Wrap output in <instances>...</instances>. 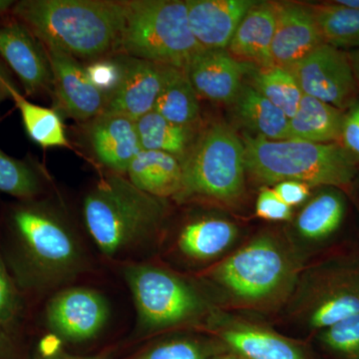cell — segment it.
<instances>
[{
	"mask_svg": "<svg viewBox=\"0 0 359 359\" xmlns=\"http://www.w3.org/2000/svg\"><path fill=\"white\" fill-rule=\"evenodd\" d=\"M210 346L196 340L177 339L153 347L137 359H212Z\"/></svg>",
	"mask_w": 359,
	"mask_h": 359,
	"instance_id": "obj_33",
	"label": "cell"
},
{
	"mask_svg": "<svg viewBox=\"0 0 359 359\" xmlns=\"http://www.w3.org/2000/svg\"><path fill=\"white\" fill-rule=\"evenodd\" d=\"M11 99L20 110L30 140L44 149L70 147L62 120L55 110L30 102L18 89L11 91Z\"/></svg>",
	"mask_w": 359,
	"mask_h": 359,
	"instance_id": "obj_28",
	"label": "cell"
},
{
	"mask_svg": "<svg viewBox=\"0 0 359 359\" xmlns=\"http://www.w3.org/2000/svg\"><path fill=\"white\" fill-rule=\"evenodd\" d=\"M311 187L297 181H283L276 184L273 190L285 204L297 207L306 203L311 197Z\"/></svg>",
	"mask_w": 359,
	"mask_h": 359,
	"instance_id": "obj_38",
	"label": "cell"
},
{
	"mask_svg": "<svg viewBox=\"0 0 359 359\" xmlns=\"http://www.w3.org/2000/svg\"><path fill=\"white\" fill-rule=\"evenodd\" d=\"M346 215V201L335 188L314 196L297 215L292 229L297 249L318 245L339 230Z\"/></svg>",
	"mask_w": 359,
	"mask_h": 359,
	"instance_id": "obj_21",
	"label": "cell"
},
{
	"mask_svg": "<svg viewBox=\"0 0 359 359\" xmlns=\"http://www.w3.org/2000/svg\"><path fill=\"white\" fill-rule=\"evenodd\" d=\"M325 43L309 4L276 2V32L271 44L273 65L290 69Z\"/></svg>",
	"mask_w": 359,
	"mask_h": 359,
	"instance_id": "obj_14",
	"label": "cell"
},
{
	"mask_svg": "<svg viewBox=\"0 0 359 359\" xmlns=\"http://www.w3.org/2000/svg\"><path fill=\"white\" fill-rule=\"evenodd\" d=\"M289 301L295 320L318 332L359 314V264L311 268L299 275Z\"/></svg>",
	"mask_w": 359,
	"mask_h": 359,
	"instance_id": "obj_7",
	"label": "cell"
},
{
	"mask_svg": "<svg viewBox=\"0 0 359 359\" xmlns=\"http://www.w3.org/2000/svg\"><path fill=\"white\" fill-rule=\"evenodd\" d=\"M11 11L42 44L93 61L119 50L126 1L23 0Z\"/></svg>",
	"mask_w": 359,
	"mask_h": 359,
	"instance_id": "obj_1",
	"label": "cell"
},
{
	"mask_svg": "<svg viewBox=\"0 0 359 359\" xmlns=\"http://www.w3.org/2000/svg\"><path fill=\"white\" fill-rule=\"evenodd\" d=\"M252 66L240 62L226 49L202 50L185 69L199 98L233 104Z\"/></svg>",
	"mask_w": 359,
	"mask_h": 359,
	"instance_id": "obj_16",
	"label": "cell"
},
{
	"mask_svg": "<svg viewBox=\"0 0 359 359\" xmlns=\"http://www.w3.org/2000/svg\"><path fill=\"white\" fill-rule=\"evenodd\" d=\"M153 111L180 126L192 128L198 122L200 118L199 96L185 70L170 68L166 82Z\"/></svg>",
	"mask_w": 359,
	"mask_h": 359,
	"instance_id": "obj_26",
	"label": "cell"
},
{
	"mask_svg": "<svg viewBox=\"0 0 359 359\" xmlns=\"http://www.w3.org/2000/svg\"><path fill=\"white\" fill-rule=\"evenodd\" d=\"M212 359H243L240 356L236 355L233 353L221 354V355L214 356Z\"/></svg>",
	"mask_w": 359,
	"mask_h": 359,
	"instance_id": "obj_45",
	"label": "cell"
},
{
	"mask_svg": "<svg viewBox=\"0 0 359 359\" xmlns=\"http://www.w3.org/2000/svg\"><path fill=\"white\" fill-rule=\"evenodd\" d=\"M257 216L271 222H287L292 218V208L280 199L273 189L264 187L257 196Z\"/></svg>",
	"mask_w": 359,
	"mask_h": 359,
	"instance_id": "obj_36",
	"label": "cell"
},
{
	"mask_svg": "<svg viewBox=\"0 0 359 359\" xmlns=\"http://www.w3.org/2000/svg\"><path fill=\"white\" fill-rule=\"evenodd\" d=\"M249 84L290 119L297 112L304 93L290 70L278 66L250 68Z\"/></svg>",
	"mask_w": 359,
	"mask_h": 359,
	"instance_id": "obj_30",
	"label": "cell"
},
{
	"mask_svg": "<svg viewBox=\"0 0 359 359\" xmlns=\"http://www.w3.org/2000/svg\"><path fill=\"white\" fill-rule=\"evenodd\" d=\"M216 332L231 353L243 359H309L292 340L252 323L223 320Z\"/></svg>",
	"mask_w": 359,
	"mask_h": 359,
	"instance_id": "obj_19",
	"label": "cell"
},
{
	"mask_svg": "<svg viewBox=\"0 0 359 359\" xmlns=\"http://www.w3.org/2000/svg\"><path fill=\"white\" fill-rule=\"evenodd\" d=\"M0 359H13V349L6 327H0Z\"/></svg>",
	"mask_w": 359,
	"mask_h": 359,
	"instance_id": "obj_40",
	"label": "cell"
},
{
	"mask_svg": "<svg viewBox=\"0 0 359 359\" xmlns=\"http://www.w3.org/2000/svg\"><path fill=\"white\" fill-rule=\"evenodd\" d=\"M304 95L346 111L359 98V87L346 51L327 43L290 67Z\"/></svg>",
	"mask_w": 359,
	"mask_h": 359,
	"instance_id": "obj_10",
	"label": "cell"
},
{
	"mask_svg": "<svg viewBox=\"0 0 359 359\" xmlns=\"http://www.w3.org/2000/svg\"><path fill=\"white\" fill-rule=\"evenodd\" d=\"M233 104L238 121L256 136L273 141L289 139V118L249 83L243 85Z\"/></svg>",
	"mask_w": 359,
	"mask_h": 359,
	"instance_id": "obj_24",
	"label": "cell"
},
{
	"mask_svg": "<svg viewBox=\"0 0 359 359\" xmlns=\"http://www.w3.org/2000/svg\"><path fill=\"white\" fill-rule=\"evenodd\" d=\"M142 150L159 151L183 161L194 144L192 128L180 126L151 111L136 120Z\"/></svg>",
	"mask_w": 359,
	"mask_h": 359,
	"instance_id": "obj_27",
	"label": "cell"
},
{
	"mask_svg": "<svg viewBox=\"0 0 359 359\" xmlns=\"http://www.w3.org/2000/svg\"><path fill=\"white\" fill-rule=\"evenodd\" d=\"M347 53H348L349 60H351V66H353L354 75H355L359 87V49L347 52Z\"/></svg>",
	"mask_w": 359,
	"mask_h": 359,
	"instance_id": "obj_41",
	"label": "cell"
},
{
	"mask_svg": "<svg viewBox=\"0 0 359 359\" xmlns=\"http://www.w3.org/2000/svg\"><path fill=\"white\" fill-rule=\"evenodd\" d=\"M344 113L330 104L304 95L297 112L290 119L287 140L337 143Z\"/></svg>",
	"mask_w": 359,
	"mask_h": 359,
	"instance_id": "obj_23",
	"label": "cell"
},
{
	"mask_svg": "<svg viewBox=\"0 0 359 359\" xmlns=\"http://www.w3.org/2000/svg\"><path fill=\"white\" fill-rule=\"evenodd\" d=\"M90 81L109 98L117 90L123 76V59L103 57L90 61L84 67Z\"/></svg>",
	"mask_w": 359,
	"mask_h": 359,
	"instance_id": "obj_34",
	"label": "cell"
},
{
	"mask_svg": "<svg viewBox=\"0 0 359 359\" xmlns=\"http://www.w3.org/2000/svg\"><path fill=\"white\" fill-rule=\"evenodd\" d=\"M276 25V2H256L238 26L226 51L256 68L273 66L271 44Z\"/></svg>",
	"mask_w": 359,
	"mask_h": 359,
	"instance_id": "obj_20",
	"label": "cell"
},
{
	"mask_svg": "<svg viewBox=\"0 0 359 359\" xmlns=\"http://www.w3.org/2000/svg\"><path fill=\"white\" fill-rule=\"evenodd\" d=\"M14 1H9V0H0V15L6 13L9 9L13 8Z\"/></svg>",
	"mask_w": 359,
	"mask_h": 359,
	"instance_id": "obj_44",
	"label": "cell"
},
{
	"mask_svg": "<svg viewBox=\"0 0 359 359\" xmlns=\"http://www.w3.org/2000/svg\"><path fill=\"white\" fill-rule=\"evenodd\" d=\"M18 311V299L11 278L0 259V327H6Z\"/></svg>",
	"mask_w": 359,
	"mask_h": 359,
	"instance_id": "obj_37",
	"label": "cell"
},
{
	"mask_svg": "<svg viewBox=\"0 0 359 359\" xmlns=\"http://www.w3.org/2000/svg\"><path fill=\"white\" fill-rule=\"evenodd\" d=\"M257 1L187 0L191 30L205 50L226 49L238 26Z\"/></svg>",
	"mask_w": 359,
	"mask_h": 359,
	"instance_id": "obj_17",
	"label": "cell"
},
{
	"mask_svg": "<svg viewBox=\"0 0 359 359\" xmlns=\"http://www.w3.org/2000/svg\"><path fill=\"white\" fill-rule=\"evenodd\" d=\"M40 359H102L99 358H79V356L68 355L65 353H55L52 355H43Z\"/></svg>",
	"mask_w": 359,
	"mask_h": 359,
	"instance_id": "obj_42",
	"label": "cell"
},
{
	"mask_svg": "<svg viewBox=\"0 0 359 359\" xmlns=\"http://www.w3.org/2000/svg\"><path fill=\"white\" fill-rule=\"evenodd\" d=\"M320 344L339 359H359V314L320 332Z\"/></svg>",
	"mask_w": 359,
	"mask_h": 359,
	"instance_id": "obj_32",
	"label": "cell"
},
{
	"mask_svg": "<svg viewBox=\"0 0 359 359\" xmlns=\"http://www.w3.org/2000/svg\"><path fill=\"white\" fill-rule=\"evenodd\" d=\"M53 75V92L58 105L68 117L92 121L102 114L108 97L90 81L77 59L54 46H46Z\"/></svg>",
	"mask_w": 359,
	"mask_h": 359,
	"instance_id": "obj_12",
	"label": "cell"
},
{
	"mask_svg": "<svg viewBox=\"0 0 359 359\" xmlns=\"http://www.w3.org/2000/svg\"><path fill=\"white\" fill-rule=\"evenodd\" d=\"M125 278L134 297L141 325L162 330L195 320L204 313L205 302L192 285L154 266H132Z\"/></svg>",
	"mask_w": 359,
	"mask_h": 359,
	"instance_id": "obj_8",
	"label": "cell"
},
{
	"mask_svg": "<svg viewBox=\"0 0 359 359\" xmlns=\"http://www.w3.org/2000/svg\"><path fill=\"white\" fill-rule=\"evenodd\" d=\"M164 212L162 199L139 190L118 175L97 184L83 204L90 235L108 257L115 256L154 231Z\"/></svg>",
	"mask_w": 359,
	"mask_h": 359,
	"instance_id": "obj_4",
	"label": "cell"
},
{
	"mask_svg": "<svg viewBox=\"0 0 359 359\" xmlns=\"http://www.w3.org/2000/svg\"><path fill=\"white\" fill-rule=\"evenodd\" d=\"M299 275L292 245L263 233L215 266L210 278L236 304L264 309L290 299Z\"/></svg>",
	"mask_w": 359,
	"mask_h": 359,
	"instance_id": "obj_2",
	"label": "cell"
},
{
	"mask_svg": "<svg viewBox=\"0 0 359 359\" xmlns=\"http://www.w3.org/2000/svg\"><path fill=\"white\" fill-rule=\"evenodd\" d=\"M181 164L183 187L179 199L196 196L231 205L244 195V143L226 123H214L202 132Z\"/></svg>",
	"mask_w": 359,
	"mask_h": 359,
	"instance_id": "obj_6",
	"label": "cell"
},
{
	"mask_svg": "<svg viewBox=\"0 0 359 359\" xmlns=\"http://www.w3.org/2000/svg\"><path fill=\"white\" fill-rule=\"evenodd\" d=\"M0 57L20 78L26 95L53 92V75L46 49L18 18L0 25Z\"/></svg>",
	"mask_w": 359,
	"mask_h": 359,
	"instance_id": "obj_11",
	"label": "cell"
},
{
	"mask_svg": "<svg viewBox=\"0 0 359 359\" xmlns=\"http://www.w3.org/2000/svg\"><path fill=\"white\" fill-rule=\"evenodd\" d=\"M309 6L325 43L344 51L359 49V8H349L334 1Z\"/></svg>",
	"mask_w": 359,
	"mask_h": 359,
	"instance_id": "obj_29",
	"label": "cell"
},
{
	"mask_svg": "<svg viewBox=\"0 0 359 359\" xmlns=\"http://www.w3.org/2000/svg\"><path fill=\"white\" fill-rule=\"evenodd\" d=\"M238 238L235 224L224 219L207 218L187 224L179 236L180 250L195 259H211L226 252Z\"/></svg>",
	"mask_w": 359,
	"mask_h": 359,
	"instance_id": "obj_25",
	"label": "cell"
},
{
	"mask_svg": "<svg viewBox=\"0 0 359 359\" xmlns=\"http://www.w3.org/2000/svg\"><path fill=\"white\" fill-rule=\"evenodd\" d=\"M245 169L264 185L297 181L313 188H348L358 174V165L339 143L273 141L244 134Z\"/></svg>",
	"mask_w": 359,
	"mask_h": 359,
	"instance_id": "obj_3",
	"label": "cell"
},
{
	"mask_svg": "<svg viewBox=\"0 0 359 359\" xmlns=\"http://www.w3.org/2000/svg\"><path fill=\"white\" fill-rule=\"evenodd\" d=\"M14 233L26 271L53 273L76 261V244L69 231L53 215L37 205H22L13 212Z\"/></svg>",
	"mask_w": 359,
	"mask_h": 359,
	"instance_id": "obj_9",
	"label": "cell"
},
{
	"mask_svg": "<svg viewBox=\"0 0 359 359\" xmlns=\"http://www.w3.org/2000/svg\"><path fill=\"white\" fill-rule=\"evenodd\" d=\"M89 141L97 160L118 173H126L142 150L136 121L121 114L102 113L92 120Z\"/></svg>",
	"mask_w": 359,
	"mask_h": 359,
	"instance_id": "obj_18",
	"label": "cell"
},
{
	"mask_svg": "<svg viewBox=\"0 0 359 359\" xmlns=\"http://www.w3.org/2000/svg\"><path fill=\"white\" fill-rule=\"evenodd\" d=\"M109 316L107 302L87 289H70L56 295L47 306L46 320L52 332L69 341L93 339Z\"/></svg>",
	"mask_w": 359,
	"mask_h": 359,
	"instance_id": "obj_13",
	"label": "cell"
},
{
	"mask_svg": "<svg viewBox=\"0 0 359 359\" xmlns=\"http://www.w3.org/2000/svg\"><path fill=\"white\" fill-rule=\"evenodd\" d=\"M123 66L121 82L108 98L103 113L127 116L136 121L154 110L172 66L128 56L123 59Z\"/></svg>",
	"mask_w": 359,
	"mask_h": 359,
	"instance_id": "obj_15",
	"label": "cell"
},
{
	"mask_svg": "<svg viewBox=\"0 0 359 359\" xmlns=\"http://www.w3.org/2000/svg\"><path fill=\"white\" fill-rule=\"evenodd\" d=\"M337 143L347 155L359 165V98L344 111L341 130Z\"/></svg>",
	"mask_w": 359,
	"mask_h": 359,
	"instance_id": "obj_35",
	"label": "cell"
},
{
	"mask_svg": "<svg viewBox=\"0 0 359 359\" xmlns=\"http://www.w3.org/2000/svg\"><path fill=\"white\" fill-rule=\"evenodd\" d=\"M14 89L18 88L14 84L11 73L0 61V101L7 98L11 99V91Z\"/></svg>",
	"mask_w": 359,
	"mask_h": 359,
	"instance_id": "obj_39",
	"label": "cell"
},
{
	"mask_svg": "<svg viewBox=\"0 0 359 359\" xmlns=\"http://www.w3.org/2000/svg\"><path fill=\"white\" fill-rule=\"evenodd\" d=\"M126 173L136 188L159 199L178 197L183 187L181 161L159 151L141 150Z\"/></svg>",
	"mask_w": 359,
	"mask_h": 359,
	"instance_id": "obj_22",
	"label": "cell"
},
{
	"mask_svg": "<svg viewBox=\"0 0 359 359\" xmlns=\"http://www.w3.org/2000/svg\"><path fill=\"white\" fill-rule=\"evenodd\" d=\"M202 50L189 25L186 1H126L118 51L128 57L185 70Z\"/></svg>",
	"mask_w": 359,
	"mask_h": 359,
	"instance_id": "obj_5",
	"label": "cell"
},
{
	"mask_svg": "<svg viewBox=\"0 0 359 359\" xmlns=\"http://www.w3.org/2000/svg\"><path fill=\"white\" fill-rule=\"evenodd\" d=\"M335 4L349 8H359V0H335Z\"/></svg>",
	"mask_w": 359,
	"mask_h": 359,
	"instance_id": "obj_43",
	"label": "cell"
},
{
	"mask_svg": "<svg viewBox=\"0 0 359 359\" xmlns=\"http://www.w3.org/2000/svg\"><path fill=\"white\" fill-rule=\"evenodd\" d=\"M40 191L39 175L23 161L0 150V192L21 199H32Z\"/></svg>",
	"mask_w": 359,
	"mask_h": 359,
	"instance_id": "obj_31",
	"label": "cell"
}]
</instances>
